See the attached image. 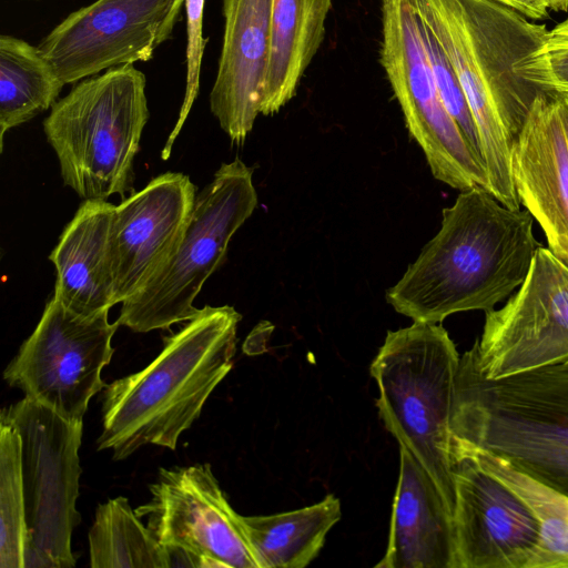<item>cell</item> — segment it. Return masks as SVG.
<instances>
[{
    "mask_svg": "<svg viewBox=\"0 0 568 568\" xmlns=\"http://www.w3.org/2000/svg\"><path fill=\"white\" fill-rule=\"evenodd\" d=\"M452 457L455 568H526L539 538L529 506L473 458Z\"/></svg>",
    "mask_w": 568,
    "mask_h": 568,
    "instance_id": "5bb4252c",
    "label": "cell"
},
{
    "mask_svg": "<svg viewBox=\"0 0 568 568\" xmlns=\"http://www.w3.org/2000/svg\"><path fill=\"white\" fill-rule=\"evenodd\" d=\"M460 355L440 323L388 331L369 372L385 428L426 468L454 514L450 413Z\"/></svg>",
    "mask_w": 568,
    "mask_h": 568,
    "instance_id": "5b68a950",
    "label": "cell"
},
{
    "mask_svg": "<svg viewBox=\"0 0 568 568\" xmlns=\"http://www.w3.org/2000/svg\"><path fill=\"white\" fill-rule=\"evenodd\" d=\"M273 0H223L224 33L210 109L241 145L261 113L271 58Z\"/></svg>",
    "mask_w": 568,
    "mask_h": 568,
    "instance_id": "e0dca14e",
    "label": "cell"
},
{
    "mask_svg": "<svg viewBox=\"0 0 568 568\" xmlns=\"http://www.w3.org/2000/svg\"><path fill=\"white\" fill-rule=\"evenodd\" d=\"M420 23L426 54L442 101L474 151L483 160L479 136L458 78L433 33L422 21Z\"/></svg>",
    "mask_w": 568,
    "mask_h": 568,
    "instance_id": "4316f807",
    "label": "cell"
},
{
    "mask_svg": "<svg viewBox=\"0 0 568 568\" xmlns=\"http://www.w3.org/2000/svg\"><path fill=\"white\" fill-rule=\"evenodd\" d=\"M241 318L232 306L206 305L148 366L106 384L98 449H112L114 460L150 444L174 450L232 369Z\"/></svg>",
    "mask_w": 568,
    "mask_h": 568,
    "instance_id": "3957f363",
    "label": "cell"
},
{
    "mask_svg": "<svg viewBox=\"0 0 568 568\" xmlns=\"http://www.w3.org/2000/svg\"><path fill=\"white\" fill-rule=\"evenodd\" d=\"M503 4L518 11L530 20L546 19L549 10L545 0H496Z\"/></svg>",
    "mask_w": 568,
    "mask_h": 568,
    "instance_id": "f1b7e54d",
    "label": "cell"
},
{
    "mask_svg": "<svg viewBox=\"0 0 568 568\" xmlns=\"http://www.w3.org/2000/svg\"><path fill=\"white\" fill-rule=\"evenodd\" d=\"M186 9V84L180 114L162 151V159L170 156L172 145L179 135L199 94L200 72L205 42L202 34L205 0H185Z\"/></svg>",
    "mask_w": 568,
    "mask_h": 568,
    "instance_id": "83f0119b",
    "label": "cell"
},
{
    "mask_svg": "<svg viewBox=\"0 0 568 568\" xmlns=\"http://www.w3.org/2000/svg\"><path fill=\"white\" fill-rule=\"evenodd\" d=\"M465 353L488 379L568 363V265L540 246L506 304L485 312L483 333Z\"/></svg>",
    "mask_w": 568,
    "mask_h": 568,
    "instance_id": "8fae6325",
    "label": "cell"
},
{
    "mask_svg": "<svg viewBox=\"0 0 568 568\" xmlns=\"http://www.w3.org/2000/svg\"><path fill=\"white\" fill-rule=\"evenodd\" d=\"M332 0H273L270 65L261 113L278 112L296 94L300 81L325 38Z\"/></svg>",
    "mask_w": 568,
    "mask_h": 568,
    "instance_id": "ffe728a7",
    "label": "cell"
},
{
    "mask_svg": "<svg viewBox=\"0 0 568 568\" xmlns=\"http://www.w3.org/2000/svg\"><path fill=\"white\" fill-rule=\"evenodd\" d=\"M448 58L480 141L488 191L520 209L511 144L541 90L515 65L534 52L548 29L496 0H409Z\"/></svg>",
    "mask_w": 568,
    "mask_h": 568,
    "instance_id": "6da1fadb",
    "label": "cell"
},
{
    "mask_svg": "<svg viewBox=\"0 0 568 568\" xmlns=\"http://www.w3.org/2000/svg\"><path fill=\"white\" fill-rule=\"evenodd\" d=\"M27 545L21 438L0 417V568H26Z\"/></svg>",
    "mask_w": 568,
    "mask_h": 568,
    "instance_id": "d4e9b609",
    "label": "cell"
},
{
    "mask_svg": "<svg viewBox=\"0 0 568 568\" xmlns=\"http://www.w3.org/2000/svg\"><path fill=\"white\" fill-rule=\"evenodd\" d=\"M119 326L109 322V312L82 316L52 297L3 377L63 419L82 420L90 399L106 386L101 372Z\"/></svg>",
    "mask_w": 568,
    "mask_h": 568,
    "instance_id": "30bf717a",
    "label": "cell"
},
{
    "mask_svg": "<svg viewBox=\"0 0 568 568\" xmlns=\"http://www.w3.org/2000/svg\"><path fill=\"white\" fill-rule=\"evenodd\" d=\"M64 87L38 47L0 36V151L7 131L52 108Z\"/></svg>",
    "mask_w": 568,
    "mask_h": 568,
    "instance_id": "7402d4cb",
    "label": "cell"
},
{
    "mask_svg": "<svg viewBox=\"0 0 568 568\" xmlns=\"http://www.w3.org/2000/svg\"><path fill=\"white\" fill-rule=\"evenodd\" d=\"M185 0H97L70 13L38 45L63 84L149 61L172 36Z\"/></svg>",
    "mask_w": 568,
    "mask_h": 568,
    "instance_id": "7c38bea8",
    "label": "cell"
},
{
    "mask_svg": "<svg viewBox=\"0 0 568 568\" xmlns=\"http://www.w3.org/2000/svg\"><path fill=\"white\" fill-rule=\"evenodd\" d=\"M453 454L473 458L506 483L531 509L538 523L539 538L526 568H568V495L487 452L452 447Z\"/></svg>",
    "mask_w": 568,
    "mask_h": 568,
    "instance_id": "603a6c76",
    "label": "cell"
},
{
    "mask_svg": "<svg viewBox=\"0 0 568 568\" xmlns=\"http://www.w3.org/2000/svg\"><path fill=\"white\" fill-rule=\"evenodd\" d=\"M88 537L92 568H168L165 546L125 497L99 505Z\"/></svg>",
    "mask_w": 568,
    "mask_h": 568,
    "instance_id": "cb8c5ba5",
    "label": "cell"
},
{
    "mask_svg": "<svg viewBox=\"0 0 568 568\" xmlns=\"http://www.w3.org/2000/svg\"><path fill=\"white\" fill-rule=\"evenodd\" d=\"M146 80L133 64L77 82L43 121L63 183L83 200L132 191L133 162L149 119Z\"/></svg>",
    "mask_w": 568,
    "mask_h": 568,
    "instance_id": "8992f818",
    "label": "cell"
},
{
    "mask_svg": "<svg viewBox=\"0 0 568 568\" xmlns=\"http://www.w3.org/2000/svg\"><path fill=\"white\" fill-rule=\"evenodd\" d=\"M381 11L379 61L432 174L459 191L488 190L483 160L442 101L410 1L381 0Z\"/></svg>",
    "mask_w": 568,
    "mask_h": 568,
    "instance_id": "9c48e42d",
    "label": "cell"
},
{
    "mask_svg": "<svg viewBox=\"0 0 568 568\" xmlns=\"http://www.w3.org/2000/svg\"><path fill=\"white\" fill-rule=\"evenodd\" d=\"M150 493L135 513L161 545L185 548L207 567L260 568L210 464L161 468Z\"/></svg>",
    "mask_w": 568,
    "mask_h": 568,
    "instance_id": "4fadbf2b",
    "label": "cell"
},
{
    "mask_svg": "<svg viewBox=\"0 0 568 568\" xmlns=\"http://www.w3.org/2000/svg\"><path fill=\"white\" fill-rule=\"evenodd\" d=\"M549 11H568V0H545Z\"/></svg>",
    "mask_w": 568,
    "mask_h": 568,
    "instance_id": "4dcf8cb0",
    "label": "cell"
},
{
    "mask_svg": "<svg viewBox=\"0 0 568 568\" xmlns=\"http://www.w3.org/2000/svg\"><path fill=\"white\" fill-rule=\"evenodd\" d=\"M240 518L260 568H304L342 518V506L337 497L327 495L295 510Z\"/></svg>",
    "mask_w": 568,
    "mask_h": 568,
    "instance_id": "44dd1931",
    "label": "cell"
},
{
    "mask_svg": "<svg viewBox=\"0 0 568 568\" xmlns=\"http://www.w3.org/2000/svg\"><path fill=\"white\" fill-rule=\"evenodd\" d=\"M376 568H455L453 515L426 468L399 446L388 544Z\"/></svg>",
    "mask_w": 568,
    "mask_h": 568,
    "instance_id": "ac0fdd59",
    "label": "cell"
},
{
    "mask_svg": "<svg viewBox=\"0 0 568 568\" xmlns=\"http://www.w3.org/2000/svg\"><path fill=\"white\" fill-rule=\"evenodd\" d=\"M515 70L541 90L568 91V18L548 30L541 44Z\"/></svg>",
    "mask_w": 568,
    "mask_h": 568,
    "instance_id": "484cf974",
    "label": "cell"
},
{
    "mask_svg": "<svg viewBox=\"0 0 568 568\" xmlns=\"http://www.w3.org/2000/svg\"><path fill=\"white\" fill-rule=\"evenodd\" d=\"M114 210L106 200H84L49 256L57 270L53 297L82 316H95L115 305L111 257Z\"/></svg>",
    "mask_w": 568,
    "mask_h": 568,
    "instance_id": "d6986e66",
    "label": "cell"
},
{
    "mask_svg": "<svg viewBox=\"0 0 568 568\" xmlns=\"http://www.w3.org/2000/svg\"><path fill=\"white\" fill-rule=\"evenodd\" d=\"M452 447L483 450L568 495V363L500 379L460 356Z\"/></svg>",
    "mask_w": 568,
    "mask_h": 568,
    "instance_id": "277c9868",
    "label": "cell"
},
{
    "mask_svg": "<svg viewBox=\"0 0 568 568\" xmlns=\"http://www.w3.org/2000/svg\"><path fill=\"white\" fill-rule=\"evenodd\" d=\"M511 170L520 203L568 265V141L552 90L536 95L511 144Z\"/></svg>",
    "mask_w": 568,
    "mask_h": 568,
    "instance_id": "2e32d148",
    "label": "cell"
},
{
    "mask_svg": "<svg viewBox=\"0 0 568 568\" xmlns=\"http://www.w3.org/2000/svg\"><path fill=\"white\" fill-rule=\"evenodd\" d=\"M195 191L187 175L166 172L115 206L111 231L115 304L138 293L174 253L191 217Z\"/></svg>",
    "mask_w": 568,
    "mask_h": 568,
    "instance_id": "9a60e30c",
    "label": "cell"
},
{
    "mask_svg": "<svg viewBox=\"0 0 568 568\" xmlns=\"http://www.w3.org/2000/svg\"><path fill=\"white\" fill-rule=\"evenodd\" d=\"M552 91L557 101L558 111L568 141V91Z\"/></svg>",
    "mask_w": 568,
    "mask_h": 568,
    "instance_id": "f546056e",
    "label": "cell"
},
{
    "mask_svg": "<svg viewBox=\"0 0 568 568\" xmlns=\"http://www.w3.org/2000/svg\"><path fill=\"white\" fill-rule=\"evenodd\" d=\"M528 210L510 209L488 190L460 191L437 234L386 291L413 322L442 323L459 312L490 311L525 281L541 244Z\"/></svg>",
    "mask_w": 568,
    "mask_h": 568,
    "instance_id": "7a4b0ae2",
    "label": "cell"
},
{
    "mask_svg": "<svg viewBox=\"0 0 568 568\" xmlns=\"http://www.w3.org/2000/svg\"><path fill=\"white\" fill-rule=\"evenodd\" d=\"M256 205L253 170L237 158L223 163L196 195L174 253L138 293L122 303L118 323L146 333L192 320L200 311L193 305L195 297L223 263L232 236Z\"/></svg>",
    "mask_w": 568,
    "mask_h": 568,
    "instance_id": "52a82bcc",
    "label": "cell"
},
{
    "mask_svg": "<svg viewBox=\"0 0 568 568\" xmlns=\"http://www.w3.org/2000/svg\"><path fill=\"white\" fill-rule=\"evenodd\" d=\"M21 438L28 545L26 568H71L81 466L82 420L69 422L24 396L1 416Z\"/></svg>",
    "mask_w": 568,
    "mask_h": 568,
    "instance_id": "ba28073f",
    "label": "cell"
}]
</instances>
